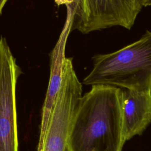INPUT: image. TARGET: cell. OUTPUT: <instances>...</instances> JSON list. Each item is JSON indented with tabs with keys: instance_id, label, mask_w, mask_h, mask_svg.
<instances>
[{
	"instance_id": "8",
	"label": "cell",
	"mask_w": 151,
	"mask_h": 151,
	"mask_svg": "<svg viewBox=\"0 0 151 151\" xmlns=\"http://www.w3.org/2000/svg\"><path fill=\"white\" fill-rule=\"evenodd\" d=\"M58 5H65L67 7H70L73 12V16H76L81 9L82 0H54Z\"/></svg>"
},
{
	"instance_id": "4",
	"label": "cell",
	"mask_w": 151,
	"mask_h": 151,
	"mask_svg": "<svg viewBox=\"0 0 151 151\" xmlns=\"http://www.w3.org/2000/svg\"><path fill=\"white\" fill-rule=\"evenodd\" d=\"M21 73L6 38H0V151H19L16 85Z\"/></svg>"
},
{
	"instance_id": "7",
	"label": "cell",
	"mask_w": 151,
	"mask_h": 151,
	"mask_svg": "<svg viewBox=\"0 0 151 151\" xmlns=\"http://www.w3.org/2000/svg\"><path fill=\"white\" fill-rule=\"evenodd\" d=\"M123 111L124 133L127 141L142 134L151 123V93L124 88Z\"/></svg>"
},
{
	"instance_id": "5",
	"label": "cell",
	"mask_w": 151,
	"mask_h": 151,
	"mask_svg": "<svg viewBox=\"0 0 151 151\" xmlns=\"http://www.w3.org/2000/svg\"><path fill=\"white\" fill-rule=\"evenodd\" d=\"M67 14L64 27L58 42L51 54L50 80L42 107L37 151H40L42 147L48 122L61 84L63 62L65 57V44L69 33L71 31L73 22L72 9L69 7H67Z\"/></svg>"
},
{
	"instance_id": "2",
	"label": "cell",
	"mask_w": 151,
	"mask_h": 151,
	"mask_svg": "<svg viewBox=\"0 0 151 151\" xmlns=\"http://www.w3.org/2000/svg\"><path fill=\"white\" fill-rule=\"evenodd\" d=\"M93 66L84 78L86 85L115 86L151 93V31L114 52L93 57Z\"/></svg>"
},
{
	"instance_id": "6",
	"label": "cell",
	"mask_w": 151,
	"mask_h": 151,
	"mask_svg": "<svg viewBox=\"0 0 151 151\" xmlns=\"http://www.w3.org/2000/svg\"><path fill=\"white\" fill-rule=\"evenodd\" d=\"M137 4L138 0H82L80 13L89 25H106L126 18Z\"/></svg>"
},
{
	"instance_id": "10",
	"label": "cell",
	"mask_w": 151,
	"mask_h": 151,
	"mask_svg": "<svg viewBox=\"0 0 151 151\" xmlns=\"http://www.w3.org/2000/svg\"><path fill=\"white\" fill-rule=\"evenodd\" d=\"M8 0H0V15H1L2 13V10L4 8V6H5L6 1Z\"/></svg>"
},
{
	"instance_id": "3",
	"label": "cell",
	"mask_w": 151,
	"mask_h": 151,
	"mask_svg": "<svg viewBox=\"0 0 151 151\" xmlns=\"http://www.w3.org/2000/svg\"><path fill=\"white\" fill-rule=\"evenodd\" d=\"M82 84L71 58L65 57L62 81L40 151H67L73 120L82 97Z\"/></svg>"
},
{
	"instance_id": "9",
	"label": "cell",
	"mask_w": 151,
	"mask_h": 151,
	"mask_svg": "<svg viewBox=\"0 0 151 151\" xmlns=\"http://www.w3.org/2000/svg\"><path fill=\"white\" fill-rule=\"evenodd\" d=\"M142 6H151V0H139Z\"/></svg>"
},
{
	"instance_id": "1",
	"label": "cell",
	"mask_w": 151,
	"mask_h": 151,
	"mask_svg": "<svg viewBox=\"0 0 151 151\" xmlns=\"http://www.w3.org/2000/svg\"><path fill=\"white\" fill-rule=\"evenodd\" d=\"M126 142L122 88L92 85L76 111L67 151H122Z\"/></svg>"
}]
</instances>
